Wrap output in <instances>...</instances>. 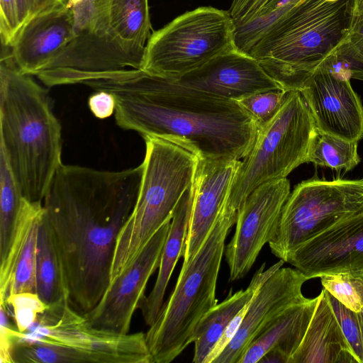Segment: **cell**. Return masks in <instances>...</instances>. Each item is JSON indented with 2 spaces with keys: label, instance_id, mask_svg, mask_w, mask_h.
Returning a JSON list of instances; mask_svg holds the SVG:
<instances>
[{
  "label": "cell",
  "instance_id": "cell-15",
  "mask_svg": "<svg viewBox=\"0 0 363 363\" xmlns=\"http://www.w3.org/2000/svg\"><path fill=\"white\" fill-rule=\"evenodd\" d=\"M299 91L318 130L351 141L363 138V106L350 80L318 68Z\"/></svg>",
  "mask_w": 363,
  "mask_h": 363
},
{
  "label": "cell",
  "instance_id": "cell-37",
  "mask_svg": "<svg viewBox=\"0 0 363 363\" xmlns=\"http://www.w3.org/2000/svg\"><path fill=\"white\" fill-rule=\"evenodd\" d=\"M344 45L350 53L363 62V4L355 1L350 33Z\"/></svg>",
  "mask_w": 363,
  "mask_h": 363
},
{
  "label": "cell",
  "instance_id": "cell-10",
  "mask_svg": "<svg viewBox=\"0 0 363 363\" xmlns=\"http://www.w3.org/2000/svg\"><path fill=\"white\" fill-rule=\"evenodd\" d=\"M23 334L89 352L99 363H152L144 333L120 334L93 328L69 301L49 306Z\"/></svg>",
  "mask_w": 363,
  "mask_h": 363
},
{
  "label": "cell",
  "instance_id": "cell-23",
  "mask_svg": "<svg viewBox=\"0 0 363 363\" xmlns=\"http://www.w3.org/2000/svg\"><path fill=\"white\" fill-rule=\"evenodd\" d=\"M284 263L280 259L266 270L264 263L254 274L245 290L229 295L201 318L194 334V363H205L233 318L250 301L260 286Z\"/></svg>",
  "mask_w": 363,
  "mask_h": 363
},
{
  "label": "cell",
  "instance_id": "cell-32",
  "mask_svg": "<svg viewBox=\"0 0 363 363\" xmlns=\"http://www.w3.org/2000/svg\"><path fill=\"white\" fill-rule=\"evenodd\" d=\"M4 303L8 307H12L16 327L21 333L31 328L37 321L38 315L49 307L36 293L32 292L11 294Z\"/></svg>",
  "mask_w": 363,
  "mask_h": 363
},
{
  "label": "cell",
  "instance_id": "cell-16",
  "mask_svg": "<svg viewBox=\"0 0 363 363\" xmlns=\"http://www.w3.org/2000/svg\"><path fill=\"white\" fill-rule=\"evenodd\" d=\"M308 279L297 269L280 267L257 289L232 340L212 363H238L250 343L276 315L306 298L302 286Z\"/></svg>",
  "mask_w": 363,
  "mask_h": 363
},
{
  "label": "cell",
  "instance_id": "cell-40",
  "mask_svg": "<svg viewBox=\"0 0 363 363\" xmlns=\"http://www.w3.org/2000/svg\"><path fill=\"white\" fill-rule=\"evenodd\" d=\"M88 106L92 114L99 119L107 118L114 114L116 99L106 91H96L88 99Z\"/></svg>",
  "mask_w": 363,
  "mask_h": 363
},
{
  "label": "cell",
  "instance_id": "cell-28",
  "mask_svg": "<svg viewBox=\"0 0 363 363\" xmlns=\"http://www.w3.org/2000/svg\"><path fill=\"white\" fill-rule=\"evenodd\" d=\"M13 363H99L98 358L74 347L23 337L12 352Z\"/></svg>",
  "mask_w": 363,
  "mask_h": 363
},
{
  "label": "cell",
  "instance_id": "cell-5",
  "mask_svg": "<svg viewBox=\"0 0 363 363\" xmlns=\"http://www.w3.org/2000/svg\"><path fill=\"white\" fill-rule=\"evenodd\" d=\"M143 175L134 208L121 229L113 253L109 284L137 257L167 222L192 186L199 158L176 143L147 137Z\"/></svg>",
  "mask_w": 363,
  "mask_h": 363
},
{
  "label": "cell",
  "instance_id": "cell-22",
  "mask_svg": "<svg viewBox=\"0 0 363 363\" xmlns=\"http://www.w3.org/2000/svg\"><path fill=\"white\" fill-rule=\"evenodd\" d=\"M317 298L306 332L289 363H359L324 289Z\"/></svg>",
  "mask_w": 363,
  "mask_h": 363
},
{
  "label": "cell",
  "instance_id": "cell-14",
  "mask_svg": "<svg viewBox=\"0 0 363 363\" xmlns=\"http://www.w3.org/2000/svg\"><path fill=\"white\" fill-rule=\"evenodd\" d=\"M285 262L308 279L338 273H363V212L306 242Z\"/></svg>",
  "mask_w": 363,
  "mask_h": 363
},
{
  "label": "cell",
  "instance_id": "cell-33",
  "mask_svg": "<svg viewBox=\"0 0 363 363\" xmlns=\"http://www.w3.org/2000/svg\"><path fill=\"white\" fill-rule=\"evenodd\" d=\"M325 292L346 340L358 362L363 363V341L356 313L343 306L326 290Z\"/></svg>",
  "mask_w": 363,
  "mask_h": 363
},
{
  "label": "cell",
  "instance_id": "cell-30",
  "mask_svg": "<svg viewBox=\"0 0 363 363\" xmlns=\"http://www.w3.org/2000/svg\"><path fill=\"white\" fill-rule=\"evenodd\" d=\"M319 278L323 289L346 308L355 313L363 309L362 273H338Z\"/></svg>",
  "mask_w": 363,
  "mask_h": 363
},
{
  "label": "cell",
  "instance_id": "cell-7",
  "mask_svg": "<svg viewBox=\"0 0 363 363\" xmlns=\"http://www.w3.org/2000/svg\"><path fill=\"white\" fill-rule=\"evenodd\" d=\"M315 130L313 116L301 93L289 91L275 116L259 128L251 150L235 173L225 208L238 212L256 188L286 178L306 162Z\"/></svg>",
  "mask_w": 363,
  "mask_h": 363
},
{
  "label": "cell",
  "instance_id": "cell-36",
  "mask_svg": "<svg viewBox=\"0 0 363 363\" xmlns=\"http://www.w3.org/2000/svg\"><path fill=\"white\" fill-rule=\"evenodd\" d=\"M8 306L0 303V362L13 363L12 352L16 344L21 339L23 333L9 323Z\"/></svg>",
  "mask_w": 363,
  "mask_h": 363
},
{
  "label": "cell",
  "instance_id": "cell-12",
  "mask_svg": "<svg viewBox=\"0 0 363 363\" xmlns=\"http://www.w3.org/2000/svg\"><path fill=\"white\" fill-rule=\"evenodd\" d=\"M290 193V182L284 178L260 185L245 199L238 211L235 233L225 247L230 280H239L251 269L274 236Z\"/></svg>",
  "mask_w": 363,
  "mask_h": 363
},
{
  "label": "cell",
  "instance_id": "cell-44",
  "mask_svg": "<svg viewBox=\"0 0 363 363\" xmlns=\"http://www.w3.org/2000/svg\"><path fill=\"white\" fill-rule=\"evenodd\" d=\"M67 1H69V0H67Z\"/></svg>",
  "mask_w": 363,
  "mask_h": 363
},
{
  "label": "cell",
  "instance_id": "cell-9",
  "mask_svg": "<svg viewBox=\"0 0 363 363\" xmlns=\"http://www.w3.org/2000/svg\"><path fill=\"white\" fill-rule=\"evenodd\" d=\"M363 212V179H311L290 193L274 235L268 242L284 262L301 245L336 223Z\"/></svg>",
  "mask_w": 363,
  "mask_h": 363
},
{
  "label": "cell",
  "instance_id": "cell-1",
  "mask_svg": "<svg viewBox=\"0 0 363 363\" xmlns=\"http://www.w3.org/2000/svg\"><path fill=\"white\" fill-rule=\"evenodd\" d=\"M143 165L121 171L62 164L43 205L70 305L89 312L106 291L118 233L135 204Z\"/></svg>",
  "mask_w": 363,
  "mask_h": 363
},
{
  "label": "cell",
  "instance_id": "cell-27",
  "mask_svg": "<svg viewBox=\"0 0 363 363\" xmlns=\"http://www.w3.org/2000/svg\"><path fill=\"white\" fill-rule=\"evenodd\" d=\"M358 142L347 140L318 130L311 138L306 162L336 170L350 171L360 162Z\"/></svg>",
  "mask_w": 363,
  "mask_h": 363
},
{
  "label": "cell",
  "instance_id": "cell-20",
  "mask_svg": "<svg viewBox=\"0 0 363 363\" xmlns=\"http://www.w3.org/2000/svg\"><path fill=\"white\" fill-rule=\"evenodd\" d=\"M43 216V203L24 199L8 251L0 259V302L13 294L36 293L37 242Z\"/></svg>",
  "mask_w": 363,
  "mask_h": 363
},
{
  "label": "cell",
  "instance_id": "cell-3",
  "mask_svg": "<svg viewBox=\"0 0 363 363\" xmlns=\"http://www.w3.org/2000/svg\"><path fill=\"white\" fill-rule=\"evenodd\" d=\"M0 150L23 196L41 203L62 162V126L47 89L16 67L11 52L0 61Z\"/></svg>",
  "mask_w": 363,
  "mask_h": 363
},
{
  "label": "cell",
  "instance_id": "cell-31",
  "mask_svg": "<svg viewBox=\"0 0 363 363\" xmlns=\"http://www.w3.org/2000/svg\"><path fill=\"white\" fill-rule=\"evenodd\" d=\"M288 92L283 89L268 90L253 94L238 102L255 120L259 129L278 113Z\"/></svg>",
  "mask_w": 363,
  "mask_h": 363
},
{
  "label": "cell",
  "instance_id": "cell-17",
  "mask_svg": "<svg viewBox=\"0 0 363 363\" xmlns=\"http://www.w3.org/2000/svg\"><path fill=\"white\" fill-rule=\"evenodd\" d=\"M176 81L212 96L236 101L255 93L283 89L255 58L236 48Z\"/></svg>",
  "mask_w": 363,
  "mask_h": 363
},
{
  "label": "cell",
  "instance_id": "cell-13",
  "mask_svg": "<svg viewBox=\"0 0 363 363\" xmlns=\"http://www.w3.org/2000/svg\"><path fill=\"white\" fill-rule=\"evenodd\" d=\"M170 221L157 231L130 265L108 284L97 304L84 314L90 326L129 333L133 315L145 297L147 281L159 267Z\"/></svg>",
  "mask_w": 363,
  "mask_h": 363
},
{
  "label": "cell",
  "instance_id": "cell-4",
  "mask_svg": "<svg viewBox=\"0 0 363 363\" xmlns=\"http://www.w3.org/2000/svg\"><path fill=\"white\" fill-rule=\"evenodd\" d=\"M354 0H301L250 51L286 91L304 82L348 37Z\"/></svg>",
  "mask_w": 363,
  "mask_h": 363
},
{
  "label": "cell",
  "instance_id": "cell-35",
  "mask_svg": "<svg viewBox=\"0 0 363 363\" xmlns=\"http://www.w3.org/2000/svg\"><path fill=\"white\" fill-rule=\"evenodd\" d=\"M0 35L2 46L11 47L21 25L16 0H0Z\"/></svg>",
  "mask_w": 363,
  "mask_h": 363
},
{
  "label": "cell",
  "instance_id": "cell-19",
  "mask_svg": "<svg viewBox=\"0 0 363 363\" xmlns=\"http://www.w3.org/2000/svg\"><path fill=\"white\" fill-rule=\"evenodd\" d=\"M75 34L73 13L67 5L36 16L21 27L10 47L16 67L36 76Z\"/></svg>",
  "mask_w": 363,
  "mask_h": 363
},
{
  "label": "cell",
  "instance_id": "cell-29",
  "mask_svg": "<svg viewBox=\"0 0 363 363\" xmlns=\"http://www.w3.org/2000/svg\"><path fill=\"white\" fill-rule=\"evenodd\" d=\"M24 199L0 150V259L8 251Z\"/></svg>",
  "mask_w": 363,
  "mask_h": 363
},
{
  "label": "cell",
  "instance_id": "cell-24",
  "mask_svg": "<svg viewBox=\"0 0 363 363\" xmlns=\"http://www.w3.org/2000/svg\"><path fill=\"white\" fill-rule=\"evenodd\" d=\"M194 196L193 184L177 204L165 240L155 285L141 302L140 308L146 325L156 320L163 305L164 293L178 259L182 257L188 232Z\"/></svg>",
  "mask_w": 363,
  "mask_h": 363
},
{
  "label": "cell",
  "instance_id": "cell-34",
  "mask_svg": "<svg viewBox=\"0 0 363 363\" xmlns=\"http://www.w3.org/2000/svg\"><path fill=\"white\" fill-rule=\"evenodd\" d=\"M318 68L341 79L363 81V62L349 52L344 43Z\"/></svg>",
  "mask_w": 363,
  "mask_h": 363
},
{
  "label": "cell",
  "instance_id": "cell-43",
  "mask_svg": "<svg viewBox=\"0 0 363 363\" xmlns=\"http://www.w3.org/2000/svg\"><path fill=\"white\" fill-rule=\"evenodd\" d=\"M265 1H269V0H265Z\"/></svg>",
  "mask_w": 363,
  "mask_h": 363
},
{
  "label": "cell",
  "instance_id": "cell-18",
  "mask_svg": "<svg viewBox=\"0 0 363 363\" xmlns=\"http://www.w3.org/2000/svg\"><path fill=\"white\" fill-rule=\"evenodd\" d=\"M240 160L199 159L193 183L194 196L182 254L186 263L202 246L226 201Z\"/></svg>",
  "mask_w": 363,
  "mask_h": 363
},
{
  "label": "cell",
  "instance_id": "cell-26",
  "mask_svg": "<svg viewBox=\"0 0 363 363\" xmlns=\"http://www.w3.org/2000/svg\"><path fill=\"white\" fill-rule=\"evenodd\" d=\"M35 284L36 294L48 306L69 302L66 277L45 211L38 230Z\"/></svg>",
  "mask_w": 363,
  "mask_h": 363
},
{
  "label": "cell",
  "instance_id": "cell-11",
  "mask_svg": "<svg viewBox=\"0 0 363 363\" xmlns=\"http://www.w3.org/2000/svg\"><path fill=\"white\" fill-rule=\"evenodd\" d=\"M144 54L125 46L91 26L76 33L61 52L36 77L50 87L81 84L102 74L142 69Z\"/></svg>",
  "mask_w": 363,
  "mask_h": 363
},
{
  "label": "cell",
  "instance_id": "cell-21",
  "mask_svg": "<svg viewBox=\"0 0 363 363\" xmlns=\"http://www.w3.org/2000/svg\"><path fill=\"white\" fill-rule=\"evenodd\" d=\"M317 296L306 298L276 315L259 333L238 363H289L313 314Z\"/></svg>",
  "mask_w": 363,
  "mask_h": 363
},
{
  "label": "cell",
  "instance_id": "cell-38",
  "mask_svg": "<svg viewBox=\"0 0 363 363\" xmlns=\"http://www.w3.org/2000/svg\"><path fill=\"white\" fill-rule=\"evenodd\" d=\"M102 0H69L75 24L76 33L89 27L94 21Z\"/></svg>",
  "mask_w": 363,
  "mask_h": 363
},
{
  "label": "cell",
  "instance_id": "cell-6",
  "mask_svg": "<svg viewBox=\"0 0 363 363\" xmlns=\"http://www.w3.org/2000/svg\"><path fill=\"white\" fill-rule=\"evenodd\" d=\"M237 212L222 209L205 242L183 263L176 286L145 333L152 363H169L194 342L201 318L217 304L216 289L225 241Z\"/></svg>",
  "mask_w": 363,
  "mask_h": 363
},
{
  "label": "cell",
  "instance_id": "cell-8",
  "mask_svg": "<svg viewBox=\"0 0 363 363\" xmlns=\"http://www.w3.org/2000/svg\"><path fill=\"white\" fill-rule=\"evenodd\" d=\"M228 11L200 6L151 33L141 69L177 80L218 55L235 49Z\"/></svg>",
  "mask_w": 363,
  "mask_h": 363
},
{
  "label": "cell",
  "instance_id": "cell-42",
  "mask_svg": "<svg viewBox=\"0 0 363 363\" xmlns=\"http://www.w3.org/2000/svg\"><path fill=\"white\" fill-rule=\"evenodd\" d=\"M356 2L360 3L363 4V0H354Z\"/></svg>",
  "mask_w": 363,
  "mask_h": 363
},
{
  "label": "cell",
  "instance_id": "cell-25",
  "mask_svg": "<svg viewBox=\"0 0 363 363\" xmlns=\"http://www.w3.org/2000/svg\"><path fill=\"white\" fill-rule=\"evenodd\" d=\"M91 26L145 53L152 30L148 0H102Z\"/></svg>",
  "mask_w": 363,
  "mask_h": 363
},
{
  "label": "cell",
  "instance_id": "cell-39",
  "mask_svg": "<svg viewBox=\"0 0 363 363\" xmlns=\"http://www.w3.org/2000/svg\"><path fill=\"white\" fill-rule=\"evenodd\" d=\"M21 27L33 18L67 5V0H16Z\"/></svg>",
  "mask_w": 363,
  "mask_h": 363
},
{
  "label": "cell",
  "instance_id": "cell-41",
  "mask_svg": "<svg viewBox=\"0 0 363 363\" xmlns=\"http://www.w3.org/2000/svg\"><path fill=\"white\" fill-rule=\"evenodd\" d=\"M362 275L363 277V273H362ZM356 315H357V318L358 320L360 333H361L362 338V341H363V309L360 312L356 313Z\"/></svg>",
  "mask_w": 363,
  "mask_h": 363
},
{
  "label": "cell",
  "instance_id": "cell-2",
  "mask_svg": "<svg viewBox=\"0 0 363 363\" xmlns=\"http://www.w3.org/2000/svg\"><path fill=\"white\" fill-rule=\"evenodd\" d=\"M82 84L114 96V116L121 128L169 140L199 159L240 160L257 135V123L238 101L141 69L102 74Z\"/></svg>",
  "mask_w": 363,
  "mask_h": 363
}]
</instances>
